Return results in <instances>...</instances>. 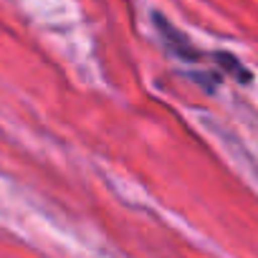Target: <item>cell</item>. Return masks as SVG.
<instances>
[{"label": "cell", "instance_id": "1", "mask_svg": "<svg viewBox=\"0 0 258 258\" xmlns=\"http://www.w3.org/2000/svg\"><path fill=\"white\" fill-rule=\"evenodd\" d=\"M152 23H155V28L160 31V36H162V43H165V48L170 51V53H175L177 58H182V61H203V51H198L195 46H192V41L180 31V28H175L162 13H152Z\"/></svg>", "mask_w": 258, "mask_h": 258}, {"label": "cell", "instance_id": "2", "mask_svg": "<svg viewBox=\"0 0 258 258\" xmlns=\"http://www.w3.org/2000/svg\"><path fill=\"white\" fill-rule=\"evenodd\" d=\"M213 61L223 69V74H228V76H233L238 84H250V79H253V74L233 56V53H225V51H215L213 53Z\"/></svg>", "mask_w": 258, "mask_h": 258}]
</instances>
